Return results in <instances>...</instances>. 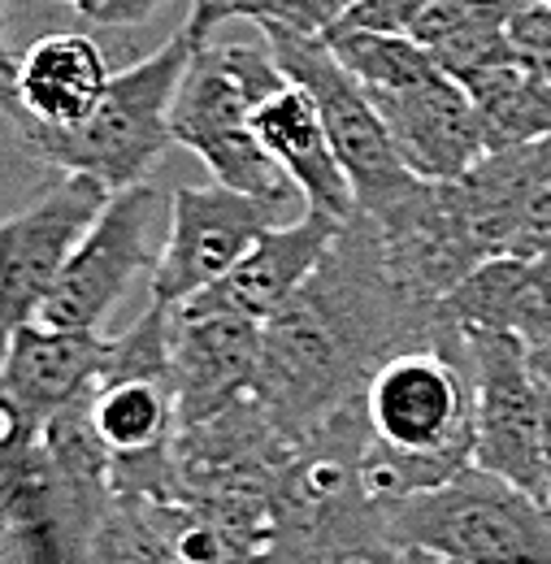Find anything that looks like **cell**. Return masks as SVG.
Wrapping results in <instances>:
<instances>
[{
    "mask_svg": "<svg viewBox=\"0 0 551 564\" xmlns=\"http://www.w3.org/2000/svg\"><path fill=\"white\" fill-rule=\"evenodd\" d=\"M443 322V304H425L391 279L374 221L352 213L309 282L261 322L252 404L300 443L360 395L382 356Z\"/></svg>",
    "mask_w": 551,
    "mask_h": 564,
    "instance_id": "6da1fadb",
    "label": "cell"
},
{
    "mask_svg": "<svg viewBox=\"0 0 551 564\" xmlns=\"http://www.w3.org/2000/svg\"><path fill=\"white\" fill-rule=\"evenodd\" d=\"M360 478L382 508L443 487L474 465V360L469 335L443 322L434 335L387 352L360 387Z\"/></svg>",
    "mask_w": 551,
    "mask_h": 564,
    "instance_id": "7a4b0ae2",
    "label": "cell"
},
{
    "mask_svg": "<svg viewBox=\"0 0 551 564\" xmlns=\"http://www.w3.org/2000/svg\"><path fill=\"white\" fill-rule=\"evenodd\" d=\"M282 83L287 74L278 70L270 48L205 40L192 48L174 87L170 135L205 161L213 183L252 196L278 221H295L309 213V200L252 131V109Z\"/></svg>",
    "mask_w": 551,
    "mask_h": 564,
    "instance_id": "3957f363",
    "label": "cell"
},
{
    "mask_svg": "<svg viewBox=\"0 0 551 564\" xmlns=\"http://www.w3.org/2000/svg\"><path fill=\"white\" fill-rule=\"evenodd\" d=\"M192 48H196L192 35L179 26L156 53L114 74L96 109L74 127H40L26 118H4V122L13 127V140L31 161L57 174L96 178L105 192L136 187L148 178L156 156L174 143L170 105Z\"/></svg>",
    "mask_w": 551,
    "mask_h": 564,
    "instance_id": "277c9868",
    "label": "cell"
},
{
    "mask_svg": "<svg viewBox=\"0 0 551 564\" xmlns=\"http://www.w3.org/2000/svg\"><path fill=\"white\" fill-rule=\"evenodd\" d=\"M382 530L391 547H425L447 564H551V503L478 465L387 503Z\"/></svg>",
    "mask_w": 551,
    "mask_h": 564,
    "instance_id": "5b68a950",
    "label": "cell"
},
{
    "mask_svg": "<svg viewBox=\"0 0 551 564\" xmlns=\"http://www.w3.org/2000/svg\"><path fill=\"white\" fill-rule=\"evenodd\" d=\"M261 35H266V48L278 62V70L317 100L331 148H335L347 183H352L356 213H378L396 205L417 183V174H409V165L400 161L369 91L339 66V57L331 53L326 40L291 35L278 26H261Z\"/></svg>",
    "mask_w": 551,
    "mask_h": 564,
    "instance_id": "8992f818",
    "label": "cell"
},
{
    "mask_svg": "<svg viewBox=\"0 0 551 564\" xmlns=\"http://www.w3.org/2000/svg\"><path fill=\"white\" fill-rule=\"evenodd\" d=\"M170 226V200L148 187H122L105 200L91 230L78 239L57 286L35 322L57 330H100L139 274H152Z\"/></svg>",
    "mask_w": 551,
    "mask_h": 564,
    "instance_id": "52a82bcc",
    "label": "cell"
},
{
    "mask_svg": "<svg viewBox=\"0 0 551 564\" xmlns=\"http://www.w3.org/2000/svg\"><path fill=\"white\" fill-rule=\"evenodd\" d=\"M474 360V465L548 499V387L512 335H469Z\"/></svg>",
    "mask_w": 551,
    "mask_h": 564,
    "instance_id": "ba28073f",
    "label": "cell"
},
{
    "mask_svg": "<svg viewBox=\"0 0 551 564\" xmlns=\"http://www.w3.org/2000/svg\"><path fill=\"white\" fill-rule=\"evenodd\" d=\"M109 196L114 192H105L96 178L57 174L44 192L0 221V348L18 326L40 317L48 291Z\"/></svg>",
    "mask_w": 551,
    "mask_h": 564,
    "instance_id": "9c48e42d",
    "label": "cell"
},
{
    "mask_svg": "<svg viewBox=\"0 0 551 564\" xmlns=\"http://www.w3.org/2000/svg\"><path fill=\"white\" fill-rule=\"evenodd\" d=\"M274 226H287V221H278L266 205L222 183L174 187L165 243L152 265V300L165 308L187 304L192 295L226 279L257 248V239Z\"/></svg>",
    "mask_w": 551,
    "mask_h": 564,
    "instance_id": "30bf717a",
    "label": "cell"
},
{
    "mask_svg": "<svg viewBox=\"0 0 551 564\" xmlns=\"http://www.w3.org/2000/svg\"><path fill=\"white\" fill-rule=\"evenodd\" d=\"M114 339L100 330H57L44 322H26L0 348V413L13 443H35L66 413L78 395H87L105 365Z\"/></svg>",
    "mask_w": 551,
    "mask_h": 564,
    "instance_id": "8fae6325",
    "label": "cell"
},
{
    "mask_svg": "<svg viewBox=\"0 0 551 564\" xmlns=\"http://www.w3.org/2000/svg\"><path fill=\"white\" fill-rule=\"evenodd\" d=\"M261 373V322L217 308H170V382L179 430L252 400Z\"/></svg>",
    "mask_w": 551,
    "mask_h": 564,
    "instance_id": "7c38bea8",
    "label": "cell"
},
{
    "mask_svg": "<svg viewBox=\"0 0 551 564\" xmlns=\"http://www.w3.org/2000/svg\"><path fill=\"white\" fill-rule=\"evenodd\" d=\"M369 100L382 113L400 161L421 183H452L486 156L483 122L469 91L439 66L417 83L369 91Z\"/></svg>",
    "mask_w": 551,
    "mask_h": 564,
    "instance_id": "4fadbf2b",
    "label": "cell"
},
{
    "mask_svg": "<svg viewBox=\"0 0 551 564\" xmlns=\"http://www.w3.org/2000/svg\"><path fill=\"white\" fill-rule=\"evenodd\" d=\"M109 78L114 70L96 35L87 31L44 35L13 62V78L0 83V118L74 127L96 109Z\"/></svg>",
    "mask_w": 551,
    "mask_h": 564,
    "instance_id": "5bb4252c",
    "label": "cell"
},
{
    "mask_svg": "<svg viewBox=\"0 0 551 564\" xmlns=\"http://www.w3.org/2000/svg\"><path fill=\"white\" fill-rule=\"evenodd\" d=\"M344 221L331 213L309 209L304 217L274 226L257 239V248L208 291L192 295L179 308H217V313H244L252 322H270L278 308L309 282V274L322 265L326 248L335 243Z\"/></svg>",
    "mask_w": 551,
    "mask_h": 564,
    "instance_id": "9a60e30c",
    "label": "cell"
},
{
    "mask_svg": "<svg viewBox=\"0 0 551 564\" xmlns=\"http://www.w3.org/2000/svg\"><path fill=\"white\" fill-rule=\"evenodd\" d=\"M443 317L465 335H512L530 352L551 344V252L490 257L443 300Z\"/></svg>",
    "mask_w": 551,
    "mask_h": 564,
    "instance_id": "2e32d148",
    "label": "cell"
},
{
    "mask_svg": "<svg viewBox=\"0 0 551 564\" xmlns=\"http://www.w3.org/2000/svg\"><path fill=\"white\" fill-rule=\"evenodd\" d=\"M252 131L266 143V152L291 174V183L304 192L309 209L331 213L335 221H347L356 213V196L347 183L344 165L331 148L326 122L317 113V100L300 83H282L252 109Z\"/></svg>",
    "mask_w": 551,
    "mask_h": 564,
    "instance_id": "e0dca14e",
    "label": "cell"
},
{
    "mask_svg": "<svg viewBox=\"0 0 551 564\" xmlns=\"http://www.w3.org/2000/svg\"><path fill=\"white\" fill-rule=\"evenodd\" d=\"M87 417L109 456H143L174 447L179 404L170 373H118L100 378L87 395Z\"/></svg>",
    "mask_w": 551,
    "mask_h": 564,
    "instance_id": "ac0fdd59",
    "label": "cell"
},
{
    "mask_svg": "<svg viewBox=\"0 0 551 564\" xmlns=\"http://www.w3.org/2000/svg\"><path fill=\"white\" fill-rule=\"evenodd\" d=\"M409 40H417L447 74L512 62L508 0H425L409 22Z\"/></svg>",
    "mask_w": 551,
    "mask_h": 564,
    "instance_id": "d6986e66",
    "label": "cell"
},
{
    "mask_svg": "<svg viewBox=\"0 0 551 564\" xmlns=\"http://www.w3.org/2000/svg\"><path fill=\"white\" fill-rule=\"evenodd\" d=\"M483 122L486 152H508L521 143H539L551 135V83L530 74L517 62L478 66V70L452 74Z\"/></svg>",
    "mask_w": 551,
    "mask_h": 564,
    "instance_id": "ffe728a7",
    "label": "cell"
},
{
    "mask_svg": "<svg viewBox=\"0 0 551 564\" xmlns=\"http://www.w3.org/2000/svg\"><path fill=\"white\" fill-rule=\"evenodd\" d=\"M331 53L365 91H387L417 83L421 74L434 70V57L409 40V35H387V31H331L326 35Z\"/></svg>",
    "mask_w": 551,
    "mask_h": 564,
    "instance_id": "44dd1931",
    "label": "cell"
},
{
    "mask_svg": "<svg viewBox=\"0 0 551 564\" xmlns=\"http://www.w3.org/2000/svg\"><path fill=\"white\" fill-rule=\"evenodd\" d=\"M347 9H352V0H248V4H239L235 18H248L257 26H278L291 35L326 40L344 22Z\"/></svg>",
    "mask_w": 551,
    "mask_h": 564,
    "instance_id": "7402d4cb",
    "label": "cell"
},
{
    "mask_svg": "<svg viewBox=\"0 0 551 564\" xmlns=\"http://www.w3.org/2000/svg\"><path fill=\"white\" fill-rule=\"evenodd\" d=\"M508 48L512 62L551 83V4L548 0H508Z\"/></svg>",
    "mask_w": 551,
    "mask_h": 564,
    "instance_id": "603a6c76",
    "label": "cell"
},
{
    "mask_svg": "<svg viewBox=\"0 0 551 564\" xmlns=\"http://www.w3.org/2000/svg\"><path fill=\"white\" fill-rule=\"evenodd\" d=\"M425 0H352L344 22L335 31H387V35H409V22L417 18Z\"/></svg>",
    "mask_w": 551,
    "mask_h": 564,
    "instance_id": "cb8c5ba5",
    "label": "cell"
},
{
    "mask_svg": "<svg viewBox=\"0 0 551 564\" xmlns=\"http://www.w3.org/2000/svg\"><path fill=\"white\" fill-rule=\"evenodd\" d=\"M165 0H91V9L83 13L91 26H139L148 22Z\"/></svg>",
    "mask_w": 551,
    "mask_h": 564,
    "instance_id": "d4e9b609",
    "label": "cell"
},
{
    "mask_svg": "<svg viewBox=\"0 0 551 564\" xmlns=\"http://www.w3.org/2000/svg\"><path fill=\"white\" fill-rule=\"evenodd\" d=\"M239 4H248V0H192V13L183 22V31L192 35V44H205L222 22H230L239 13Z\"/></svg>",
    "mask_w": 551,
    "mask_h": 564,
    "instance_id": "484cf974",
    "label": "cell"
},
{
    "mask_svg": "<svg viewBox=\"0 0 551 564\" xmlns=\"http://www.w3.org/2000/svg\"><path fill=\"white\" fill-rule=\"evenodd\" d=\"M356 564H447V561L434 556V552H425V547H382V552H374V556H365V561Z\"/></svg>",
    "mask_w": 551,
    "mask_h": 564,
    "instance_id": "4316f807",
    "label": "cell"
},
{
    "mask_svg": "<svg viewBox=\"0 0 551 564\" xmlns=\"http://www.w3.org/2000/svg\"><path fill=\"white\" fill-rule=\"evenodd\" d=\"M530 360H534V369H539V378L548 387V447H543V460H548V503H551V356L530 352Z\"/></svg>",
    "mask_w": 551,
    "mask_h": 564,
    "instance_id": "83f0119b",
    "label": "cell"
},
{
    "mask_svg": "<svg viewBox=\"0 0 551 564\" xmlns=\"http://www.w3.org/2000/svg\"><path fill=\"white\" fill-rule=\"evenodd\" d=\"M13 53H9V18H4V0H0V83L13 78Z\"/></svg>",
    "mask_w": 551,
    "mask_h": 564,
    "instance_id": "f1b7e54d",
    "label": "cell"
},
{
    "mask_svg": "<svg viewBox=\"0 0 551 564\" xmlns=\"http://www.w3.org/2000/svg\"><path fill=\"white\" fill-rule=\"evenodd\" d=\"M69 9H74V13H78V18H83V13H87V9H91V0H66Z\"/></svg>",
    "mask_w": 551,
    "mask_h": 564,
    "instance_id": "f546056e",
    "label": "cell"
},
{
    "mask_svg": "<svg viewBox=\"0 0 551 564\" xmlns=\"http://www.w3.org/2000/svg\"><path fill=\"white\" fill-rule=\"evenodd\" d=\"M4 434H9V425H4V413H0V443H4Z\"/></svg>",
    "mask_w": 551,
    "mask_h": 564,
    "instance_id": "4dcf8cb0",
    "label": "cell"
},
{
    "mask_svg": "<svg viewBox=\"0 0 551 564\" xmlns=\"http://www.w3.org/2000/svg\"><path fill=\"white\" fill-rule=\"evenodd\" d=\"M539 352H543V356H551V344H548V348H539Z\"/></svg>",
    "mask_w": 551,
    "mask_h": 564,
    "instance_id": "1f68e13d",
    "label": "cell"
},
{
    "mask_svg": "<svg viewBox=\"0 0 551 564\" xmlns=\"http://www.w3.org/2000/svg\"><path fill=\"white\" fill-rule=\"evenodd\" d=\"M548 4H551V0H548Z\"/></svg>",
    "mask_w": 551,
    "mask_h": 564,
    "instance_id": "d6a6232c",
    "label": "cell"
}]
</instances>
